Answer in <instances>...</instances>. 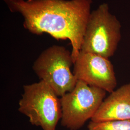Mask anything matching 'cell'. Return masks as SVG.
Wrapping results in <instances>:
<instances>
[{"label": "cell", "instance_id": "cell-4", "mask_svg": "<svg viewBox=\"0 0 130 130\" xmlns=\"http://www.w3.org/2000/svg\"><path fill=\"white\" fill-rule=\"evenodd\" d=\"M73 65L71 52L65 47L54 45L42 52L34 61L32 69L40 80L60 98L72 91L78 81L71 71Z\"/></svg>", "mask_w": 130, "mask_h": 130}, {"label": "cell", "instance_id": "cell-3", "mask_svg": "<svg viewBox=\"0 0 130 130\" xmlns=\"http://www.w3.org/2000/svg\"><path fill=\"white\" fill-rule=\"evenodd\" d=\"M120 22L104 3L91 11L80 51L109 59L117 50L121 39Z\"/></svg>", "mask_w": 130, "mask_h": 130}, {"label": "cell", "instance_id": "cell-6", "mask_svg": "<svg viewBox=\"0 0 130 130\" xmlns=\"http://www.w3.org/2000/svg\"><path fill=\"white\" fill-rule=\"evenodd\" d=\"M73 74L78 80L109 93L117 86L114 67L109 59L80 51L74 62Z\"/></svg>", "mask_w": 130, "mask_h": 130}, {"label": "cell", "instance_id": "cell-8", "mask_svg": "<svg viewBox=\"0 0 130 130\" xmlns=\"http://www.w3.org/2000/svg\"><path fill=\"white\" fill-rule=\"evenodd\" d=\"M88 130H130V120L93 122L91 121Z\"/></svg>", "mask_w": 130, "mask_h": 130}, {"label": "cell", "instance_id": "cell-1", "mask_svg": "<svg viewBox=\"0 0 130 130\" xmlns=\"http://www.w3.org/2000/svg\"><path fill=\"white\" fill-rule=\"evenodd\" d=\"M11 12L23 17L24 27L35 35L46 33L69 39L74 62L81 50L92 0H3Z\"/></svg>", "mask_w": 130, "mask_h": 130}, {"label": "cell", "instance_id": "cell-2", "mask_svg": "<svg viewBox=\"0 0 130 130\" xmlns=\"http://www.w3.org/2000/svg\"><path fill=\"white\" fill-rule=\"evenodd\" d=\"M19 104V111L31 125L42 130H56L62 115L60 98L46 83L40 80L24 85Z\"/></svg>", "mask_w": 130, "mask_h": 130}, {"label": "cell", "instance_id": "cell-7", "mask_svg": "<svg viewBox=\"0 0 130 130\" xmlns=\"http://www.w3.org/2000/svg\"><path fill=\"white\" fill-rule=\"evenodd\" d=\"M130 120V84L114 90L104 99L91 121Z\"/></svg>", "mask_w": 130, "mask_h": 130}, {"label": "cell", "instance_id": "cell-5", "mask_svg": "<svg viewBox=\"0 0 130 130\" xmlns=\"http://www.w3.org/2000/svg\"><path fill=\"white\" fill-rule=\"evenodd\" d=\"M106 92L78 80L74 89L60 97L61 125L78 130L92 120L106 96Z\"/></svg>", "mask_w": 130, "mask_h": 130}]
</instances>
